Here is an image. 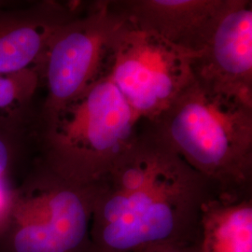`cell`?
I'll return each mask as SVG.
<instances>
[{
  "label": "cell",
  "mask_w": 252,
  "mask_h": 252,
  "mask_svg": "<svg viewBox=\"0 0 252 252\" xmlns=\"http://www.w3.org/2000/svg\"><path fill=\"white\" fill-rule=\"evenodd\" d=\"M216 189L141 122L132 144L94 183V252L197 242L202 209Z\"/></svg>",
  "instance_id": "1"
},
{
  "label": "cell",
  "mask_w": 252,
  "mask_h": 252,
  "mask_svg": "<svg viewBox=\"0 0 252 252\" xmlns=\"http://www.w3.org/2000/svg\"><path fill=\"white\" fill-rule=\"evenodd\" d=\"M146 124L220 190L252 189V98L194 78L169 108Z\"/></svg>",
  "instance_id": "2"
},
{
  "label": "cell",
  "mask_w": 252,
  "mask_h": 252,
  "mask_svg": "<svg viewBox=\"0 0 252 252\" xmlns=\"http://www.w3.org/2000/svg\"><path fill=\"white\" fill-rule=\"evenodd\" d=\"M140 120L107 74L62 108L39 115L38 144L48 168L93 185L132 144Z\"/></svg>",
  "instance_id": "3"
},
{
  "label": "cell",
  "mask_w": 252,
  "mask_h": 252,
  "mask_svg": "<svg viewBox=\"0 0 252 252\" xmlns=\"http://www.w3.org/2000/svg\"><path fill=\"white\" fill-rule=\"evenodd\" d=\"M192 57L125 20L108 51L104 74L136 117L152 123L194 81Z\"/></svg>",
  "instance_id": "4"
},
{
  "label": "cell",
  "mask_w": 252,
  "mask_h": 252,
  "mask_svg": "<svg viewBox=\"0 0 252 252\" xmlns=\"http://www.w3.org/2000/svg\"><path fill=\"white\" fill-rule=\"evenodd\" d=\"M125 17L110 0L82 4L55 33L41 66L47 88L40 115L62 108L103 75L108 51Z\"/></svg>",
  "instance_id": "5"
},
{
  "label": "cell",
  "mask_w": 252,
  "mask_h": 252,
  "mask_svg": "<svg viewBox=\"0 0 252 252\" xmlns=\"http://www.w3.org/2000/svg\"><path fill=\"white\" fill-rule=\"evenodd\" d=\"M37 191L27 205L32 221L15 236L16 252H79L88 248L94 252L90 236L94 184H79L49 169Z\"/></svg>",
  "instance_id": "6"
},
{
  "label": "cell",
  "mask_w": 252,
  "mask_h": 252,
  "mask_svg": "<svg viewBox=\"0 0 252 252\" xmlns=\"http://www.w3.org/2000/svg\"><path fill=\"white\" fill-rule=\"evenodd\" d=\"M191 64L199 81L252 98V0H228L207 45Z\"/></svg>",
  "instance_id": "7"
},
{
  "label": "cell",
  "mask_w": 252,
  "mask_h": 252,
  "mask_svg": "<svg viewBox=\"0 0 252 252\" xmlns=\"http://www.w3.org/2000/svg\"><path fill=\"white\" fill-rule=\"evenodd\" d=\"M128 23L192 58L207 45L228 0H110Z\"/></svg>",
  "instance_id": "8"
},
{
  "label": "cell",
  "mask_w": 252,
  "mask_h": 252,
  "mask_svg": "<svg viewBox=\"0 0 252 252\" xmlns=\"http://www.w3.org/2000/svg\"><path fill=\"white\" fill-rule=\"evenodd\" d=\"M82 4L42 1L26 9H0V73L35 69L40 74L51 40Z\"/></svg>",
  "instance_id": "9"
},
{
  "label": "cell",
  "mask_w": 252,
  "mask_h": 252,
  "mask_svg": "<svg viewBox=\"0 0 252 252\" xmlns=\"http://www.w3.org/2000/svg\"><path fill=\"white\" fill-rule=\"evenodd\" d=\"M198 252H252V189L220 190L205 203Z\"/></svg>",
  "instance_id": "10"
},
{
  "label": "cell",
  "mask_w": 252,
  "mask_h": 252,
  "mask_svg": "<svg viewBox=\"0 0 252 252\" xmlns=\"http://www.w3.org/2000/svg\"><path fill=\"white\" fill-rule=\"evenodd\" d=\"M40 83V74L35 69L0 73V126L21 130Z\"/></svg>",
  "instance_id": "11"
},
{
  "label": "cell",
  "mask_w": 252,
  "mask_h": 252,
  "mask_svg": "<svg viewBox=\"0 0 252 252\" xmlns=\"http://www.w3.org/2000/svg\"><path fill=\"white\" fill-rule=\"evenodd\" d=\"M21 130L0 126V179L7 171L14 147H17V133Z\"/></svg>",
  "instance_id": "12"
},
{
  "label": "cell",
  "mask_w": 252,
  "mask_h": 252,
  "mask_svg": "<svg viewBox=\"0 0 252 252\" xmlns=\"http://www.w3.org/2000/svg\"><path fill=\"white\" fill-rule=\"evenodd\" d=\"M139 252H198L195 243L169 244L147 249Z\"/></svg>",
  "instance_id": "13"
},
{
  "label": "cell",
  "mask_w": 252,
  "mask_h": 252,
  "mask_svg": "<svg viewBox=\"0 0 252 252\" xmlns=\"http://www.w3.org/2000/svg\"><path fill=\"white\" fill-rule=\"evenodd\" d=\"M7 203H8V194H7V191L4 187L2 180L0 179V213L7 206Z\"/></svg>",
  "instance_id": "14"
}]
</instances>
